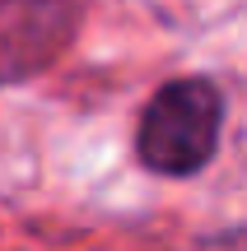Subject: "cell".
<instances>
[{
  "label": "cell",
  "instance_id": "2",
  "mask_svg": "<svg viewBox=\"0 0 247 251\" xmlns=\"http://www.w3.org/2000/svg\"><path fill=\"white\" fill-rule=\"evenodd\" d=\"M70 0H0V84L47 70L75 37Z\"/></svg>",
  "mask_w": 247,
  "mask_h": 251
},
{
  "label": "cell",
  "instance_id": "3",
  "mask_svg": "<svg viewBox=\"0 0 247 251\" xmlns=\"http://www.w3.org/2000/svg\"><path fill=\"white\" fill-rule=\"evenodd\" d=\"M205 251H247V228H233V233H220L215 242H205Z\"/></svg>",
  "mask_w": 247,
  "mask_h": 251
},
{
  "label": "cell",
  "instance_id": "1",
  "mask_svg": "<svg viewBox=\"0 0 247 251\" xmlns=\"http://www.w3.org/2000/svg\"><path fill=\"white\" fill-rule=\"evenodd\" d=\"M224 89L205 75H182L168 79L154 98L145 102L136 126V153L159 177H192L210 168L224 140Z\"/></svg>",
  "mask_w": 247,
  "mask_h": 251
}]
</instances>
